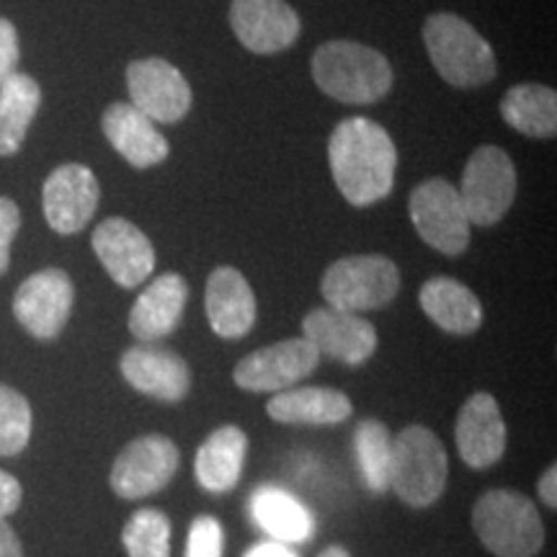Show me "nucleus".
<instances>
[{
  "mask_svg": "<svg viewBox=\"0 0 557 557\" xmlns=\"http://www.w3.org/2000/svg\"><path fill=\"white\" fill-rule=\"evenodd\" d=\"M329 163L348 205L369 207L393 191L398 148L382 124L348 116L329 139Z\"/></svg>",
  "mask_w": 557,
  "mask_h": 557,
  "instance_id": "1",
  "label": "nucleus"
},
{
  "mask_svg": "<svg viewBox=\"0 0 557 557\" xmlns=\"http://www.w3.org/2000/svg\"><path fill=\"white\" fill-rule=\"evenodd\" d=\"M312 78L325 96L341 103H374L393 88V67L372 47L333 39L312 54Z\"/></svg>",
  "mask_w": 557,
  "mask_h": 557,
  "instance_id": "2",
  "label": "nucleus"
},
{
  "mask_svg": "<svg viewBox=\"0 0 557 557\" xmlns=\"http://www.w3.org/2000/svg\"><path fill=\"white\" fill-rule=\"evenodd\" d=\"M423 45L436 73L455 88H478L496 78V54L475 26L457 13H434L423 24Z\"/></svg>",
  "mask_w": 557,
  "mask_h": 557,
  "instance_id": "3",
  "label": "nucleus"
},
{
  "mask_svg": "<svg viewBox=\"0 0 557 557\" xmlns=\"http://www.w3.org/2000/svg\"><path fill=\"white\" fill-rule=\"evenodd\" d=\"M472 527L496 557H534L545 545L537 506L517 491H487L472 508Z\"/></svg>",
  "mask_w": 557,
  "mask_h": 557,
  "instance_id": "4",
  "label": "nucleus"
},
{
  "mask_svg": "<svg viewBox=\"0 0 557 557\" xmlns=\"http://www.w3.org/2000/svg\"><path fill=\"white\" fill-rule=\"evenodd\" d=\"M447 451L431 429L408 426L393 438L389 487L403 504L426 508L447 487Z\"/></svg>",
  "mask_w": 557,
  "mask_h": 557,
  "instance_id": "5",
  "label": "nucleus"
},
{
  "mask_svg": "<svg viewBox=\"0 0 557 557\" xmlns=\"http://www.w3.org/2000/svg\"><path fill=\"white\" fill-rule=\"evenodd\" d=\"M400 289V271L387 256H348L331 263L320 282L325 302L336 310L367 312L385 308Z\"/></svg>",
  "mask_w": 557,
  "mask_h": 557,
  "instance_id": "6",
  "label": "nucleus"
},
{
  "mask_svg": "<svg viewBox=\"0 0 557 557\" xmlns=\"http://www.w3.org/2000/svg\"><path fill=\"white\" fill-rule=\"evenodd\" d=\"M457 191L470 225L493 227L506 218L517 197V169L504 150L485 145L472 152Z\"/></svg>",
  "mask_w": 557,
  "mask_h": 557,
  "instance_id": "7",
  "label": "nucleus"
},
{
  "mask_svg": "<svg viewBox=\"0 0 557 557\" xmlns=\"http://www.w3.org/2000/svg\"><path fill=\"white\" fill-rule=\"evenodd\" d=\"M410 220L423 243L444 256H459L470 243V220L457 186L447 178H429L418 184L408 201Z\"/></svg>",
  "mask_w": 557,
  "mask_h": 557,
  "instance_id": "8",
  "label": "nucleus"
},
{
  "mask_svg": "<svg viewBox=\"0 0 557 557\" xmlns=\"http://www.w3.org/2000/svg\"><path fill=\"white\" fill-rule=\"evenodd\" d=\"M181 451L169 436L148 434L129 442L111 468V491L120 498L137 500L163 491L176 475Z\"/></svg>",
  "mask_w": 557,
  "mask_h": 557,
  "instance_id": "9",
  "label": "nucleus"
},
{
  "mask_svg": "<svg viewBox=\"0 0 557 557\" xmlns=\"http://www.w3.org/2000/svg\"><path fill=\"white\" fill-rule=\"evenodd\" d=\"M318 348L308 338H287L263 346L238 361L233 380L246 393H282L315 372Z\"/></svg>",
  "mask_w": 557,
  "mask_h": 557,
  "instance_id": "10",
  "label": "nucleus"
},
{
  "mask_svg": "<svg viewBox=\"0 0 557 557\" xmlns=\"http://www.w3.org/2000/svg\"><path fill=\"white\" fill-rule=\"evenodd\" d=\"M132 107L152 122L176 124L191 109V86L176 65L163 58L137 60L127 67Z\"/></svg>",
  "mask_w": 557,
  "mask_h": 557,
  "instance_id": "11",
  "label": "nucleus"
},
{
  "mask_svg": "<svg viewBox=\"0 0 557 557\" xmlns=\"http://www.w3.org/2000/svg\"><path fill=\"white\" fill-rule=\"evenodd\" d=\"M75 302V287L62 269L37 271L13 297V315L34 338H58Z\"/></svg>",
  "mask_w": 557,
  "mask_h": 557,
  "instance_id": "12",
  "label": "nucleus"
},
{
  "mask_svg": "<svg viewBox=\"0 0 557 557\" xmlns=\"http://www.w3.org/2000/svg\"><path fill=\"white\" fill-rule=\"evenodd\" d=\"M99 178L83 163H62L45 181L41 209L47 225L60 235H75L94 220L99 209Z\"/></svg>",
  "mask_w": 557,
  "mask_h": 557,
  "instance_id": "13",
  "label": "nucleus"
},
{
  "mask_svg": "<svg viewBox=\"0 0 557 557\" xmlns=\"http://www.w3.org/2000/svg\"><path fill=\"white\" fill-rule=\"evenodd\" d=\"M302 331L320 357H331L344 361L348 367L364 364L377 351V331L361 318L359 312H346L336 308L310 310L302 320Z\"/></svg>",
  "mask_w": 557,
  "mask_h": 557,
  "instance_id": "14",
  "label": "nucleus"
},
{
  "mask_svg": "<svg viewBox=\"0 0 557 557\" xmlns=\"http://www.w3.org/2000/svg\"><path fill=\"white\" fill-rule=\"evenodd\" d=\"M94 246L101 267L124 289H135L156 271V248L148 235L124 218H109L94 230Z\"/></svg>",
  "mask_w": 557,
  "mask_h": 557,
  "instance_id": "15",
  "label": "nucleus"
},
{
  "mask_svg": "<svg viewBox=\"0 0 557 557\" xmlns=\"http://www.w3.org/2000/svg\"><path fill=\"white\" fill-rule=\"evenodd\" d=\"M230 26L240 45L256 54L287 50L302 29L297 11L284 0H233Z\"/></svg>",
  "mask_w": 557,
  "mask_h": 557,
  "instance_id": "16",
  "label": "nucleus"
},
{
  "mask_svg": "<svg viewBox=\"0 0 557 557\" xmlns=\"http://www.w3.org/2000/svg\"><path fill=\"white\" fill-rule=\"evenodd\" d=\"M457 451L470 468H493L506 451V423L491 393H475L459 408L455 429Z\"/></svg>",
  "mask_w": 557,
  "mask_h": 557,
  "instance_id": "17",
  "label": "nucleus"
},
{
  "mask_svg": "<svg viewBox=\"0 0 557 557\" xmlns=\"http://www.w3.org/2000/svg\"><path fill=\"white\" fill-rule=\"evenodd\" d=\"M120 367L132 387L156 400H184L191 389V369L171 348L135 346L124 351Z\"/></svg>",
  "mask_w": 557,
  "mask_h": 557,
  "instance_id": "18",
  "label": "nucleus"
},
{
  "mask_svg": "<svg viewBox=\"0 0 557 557\" xmlns=\"http://www.w3.org/2000/svg\"><path fill=\"white\" fill-rule=\"evenodd\" d=\"M101 129L109 145L135 169H152L169 158L171 145L150 116L132 103H111L101 116Z\"/></svg>",
  "mask_w": 557,
  "mask_h": 557,
  "instance_id": "19",
  "label": "nucleus"
},
{
  "mask_svg": "<svg viewBox=\"0 0 557 557\" xmlns=\"http://www.w3.org/2000/svg\"><path fill=\"white\" fill-rule=\"evenodd\" d=\"M205 308L212 331L222 338L248 336L256 323V295L233 267H218L207 278Z\"/></svg>",
  "mask_w": 557,
  "mask_h": 557,
  "instance_id": "20",
  "label": "nucleus"
},
{
  "mask_svg": "<svg viewBox=\"0 0 557 557\" xmlns=\"http://www.w3.org/2000/svg\"><path fill=\"white\" fill-rule=\"evenodd\" d=\"M186 302H189V284L178 274H160L150 284L129 312L132 336L152 344V341L165 338L171 331L178 329L184 318Z\"/></svg>",
  "mask_w": 557,
  "mask_h": 557,
  "instance_id": "21",
  "label": "nucleus"
},
{
  "mask_svg": "<svg viewBox=\"0 0 557 557\" xmlns=\"http://www.w3.org/2000/svg\"><path fill=\"white\" fill-rule=\"evenodd\" d=\"M418 302L442 331L470 336L483 323V305L475 292L449 276H434L418 292Z\"/></svg>",
  "mask_w": 557,
  "mask_h": 557,
  "instance_id": "22",
  "label": "nucleus"
},
{
  "mask_svg": "<svg viewBox=\"0 0 557 557\" xmlns=\"http://www.w3.org/2000/svg\"><path fill=\"white\" fill-rule=\"evenodd\" d=\"M248 455V436L238 426L214 429L205 438L197 451V470L199 485L209 493H227L238 485L243 462Z\"/></svg>",
  "mask_w": 557,
  "mask_h": 557,
  "instance_id": "23",
  "label": "nucleus"
},
{
  "mask_svg": "<svg viewBox=\"0 0 557 557\" xmlns=\"http://www.w3.org/2000/svg\"><path fill=\"white\" fill-rule=\"evenodd\" d=\"M267 413L278 423H310L329 426L354 413L351 400L333 387H295L282 389L267 403Z\"/></svg>",
  "mask_w": 557,
  "mask_h": 557,
  "instance_id": "24",
  "label": "nucleus"
},
{
  "mask_svg": "<svg viewBox=\"0 0 557 557\" xmlns=\"http://www.w3.org/2000/svg\"><path fill=\"white\" fill-rule=\"evenodd\" d=\"M250 508H253L256 524L276 542L299 545V542H310L315 534V519L308 508L274 485L259 487L250 500Z\"/></svg>",
  "mask_w": 557,
  "mask_h": 557,
  "instance_id": "25",
  "label": "nucleus"
},
{
  "mask_svg": "<svg viewBox=\"0 0 557 557\" xmlns=\"http://www.w3.org/2000/svg\"><path fill=\"white\" fill-rule=\"evenodd\" d=\"M41 103L39 83L26 73H13L0 83V158L16 156Z\"/></svg>",
  "mask_w": 557,
  "mask_h": 557,
  "instance_id": "26",
  "label": "nucleus"
},
{
  "mask_svg": "<svg viewBox=\"0 0 557 557\" xmlns=\"http://www.w3.org/2000/svg\"><path fill=\"white\" fill-rule=\"evenodd\" d=\"M500 116L508 127L527 137H555L557 132V94L540 83H521L506 90L500 101Z\"/></svg>",
  "mask_w": 557,
  "mask_h": 557,
  "instance_id": "27",
  "label": "nucleus"
},
{
  "mask_svg": "<svg viewBox=\"0 0 557 557\" xmlns=\"http://www.w3.org/2000/svg\"><path fill=\"white\" fill-rule=\"evenodd\" d=\"M354 447H357V462L367 487L374 496H382L389 487V459H393L389 429L382 421L367 418L359 423Z\"/></svg>",
  "mask_w": 557,
  "mask_h": 557,
  "instance_id": "28",
  "label": "nucleus"
},
{
  "mask_svg": "<svg viewBox=\"0 0 557 557\" xmlns=\"http://www.w3.org/2000/svg\"><path fill=\"white\" fill-rule=\"evenodd\" d=\"M129 557H171V519L158 508H139L122 532Z\"/></svg>",
  "mask_w": 557,
  "mask_h": 557,
  "instance_id": "29",
  "label": "nucleus"
},
{
  "mask_svg": "<svg viewBox=\"0 0 557 557\" xmlns=\"http://www.w3.org/2000/svg\"><path fill=\"white\" fill-rule=\"evenodd\" d=\"M32 406L18 389L0 385V457L26 449L32 438Z\"/></svg>",
  "mask_w": 557,
  "mask_h": 557,
  "instance_id": "30",
  "label": "nucleus"
},
{
  "mask_svg": "<svg viewBox=\"0 0 557 557\" xmlns=\"http://www.w3.org/2000/svg\"><path fill=\"white\" fill-rule=\"evenodd\" d=\"M222 524L214 517H197L191 521L186 557H222Z\"/></svg>",
  "mask_w": 557,
  "mask_h": 557,
  "instance_id": "31",
  "label": "nucleus"
},
{
  "mask_svg": "<svg viewBox=\"0 0 557 557\" xmlns=\"http://www.w3.org/2000/svg\"><path fill=\"white\" fill-rule=\"evenodd\" d=\"M21 227V212L16 201L0 197V276L5 274L11 263V243Z\"/></svg>",
  "mask_w": 557,
  "mask_h": 557,
  "instance_id": "32",
  "label": "nucleus"
},
{
  "mask_svg": "<svg viewBox=\"0 0 557 557\" xmlns=\"http://www.w3.org/2000/svg\"><path fill=\"white\" fill-rule=\"evenodd\" d=\"M18 34L9 18H0V83L11 78L18 67Z\"/></svg>",
  "mask_w": 557,
  "mask_h": 557,
  "instance_id": "33",
  "label": "nucleus"
},
{
  "mask_svg": "<svg viewBox=\"0 0 557 557\" xmlns=\"http://www.w3.org/2000/svg\"><path fill=\"white\" fill-rule=\"evenodd\" d=\"M21 483L9 472L0 470V519L11 517L13 511L21 506Z\"/></svg>",
  "mask_w": 557,
  "mask_h": 557,
  "instance_id": "34",
  "label": "nucleus"
},
{
  "mask_svg": "<svg viewBox=\"0 0 557 557\" xmlns=\"http://www.w3.org/2000/svg\"><path fill=\"white\" fill-rule=\"evenodd\" d=\"M0 557H24L16 532L5 519H0Z\"/></svg>",
  "mask_w": 557,
  "mask_h": 557,
  "instance_id": "35",
  "label": "nucleus"
},
{
  "mask_svg": "<svg viewBox=\"0 0 557 557\" xmlns=\"http://www.w3.org/2000/svg\"><path fill=\"white\" fill-rule=\"evenodd\" d=\"M555 485H557V470H555V465H549V468L545 470V475L540 478V498L545 500L549 508H557Z\"/></svg>",
  "mask_w": 557,
  "mask_h": 557,
  "instance_id": "36",
  "label": "nucleus"
},
{
  "mask_svg": "<svg viewBox=\"0 0 557 557\" xmlns=\"http://www.w3.org/2000/svg\"><path fill=\"white\" fill-rule=\"evenodd\" d=\"M246 557H297L284 542H261L253 549H248Z\"/></svg>",
  "mask_w": 557,
  "mask_h": 557,
  "instance_id": "37",
  "label": "nucleus"
},
{
  "mask_svg": "<svg viewBox=\"0 0 557 557\" xmlns=\"http://www.w3.org/2000/svg\"><path fill=\"white\" fill-rule=\"evenodd\" d=\"M320 557H351V555H348V549H346V547H341V545H331V547H325L323 553H320Z\"/></svg>",
  "mask_w": 557,
  "mask_h": 557,
  "instance_id": "38",
  "label": "nucleus"
}]
</instances>
